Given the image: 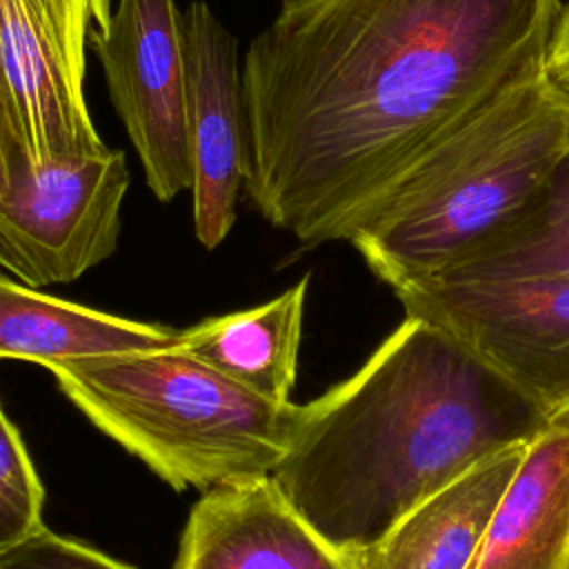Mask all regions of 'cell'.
Instances as JSON below:
<instances>
[{"label": "cell", "mask_w": 569, "mask_h": 569, "mask_svg": "<svg viewBox=\"0 0 569 569\" xmlns=\"http://www.w3.org/2000/svg\"><path fill=\"white\" fill-rule=\"evenodd\" d=\"M562 0H282L242 60L244 191L302 244L347 240L496 96L545 69Z\"/></svg>", "instance_id": "6da1fadb"}, {"label": "cell", "mask_w": 569, "mask_h": 569, "mask_svg": "<svg viewBox=\"0 0 569 569\" xmlns=\"http://www.w3.org/2000/svg\"><path fill=\"white\" fill-rule=\"evenodd\" d=\"M549 425L451 336L407 316L351 378L302 405L271 480L351 556L480 460L529 445Z\"/></svg>", "instance_id": "7a4b0ae2"}, {"label": "cell", "mask_w": 569, "mask_h": 569, "mask_svg": "<svg viewBox=\"0 0 569 569\" xmlns=\"http://www.w3.org/2000/svg\"><path fill=\"white\" fill-rule=\"evenodd\" d=\"M569 149V93L538 71L436 144L349 238L391 289L436 278L520 209Z\"/></svg>", "instance_id": "3957f363"}, {"label": "cell", "mask_w": 569, "mask_h": 569, "mask_svg": "<svg viewBox=\"0 0 569 569\" xmlns=\"http://www.w3.org/2000/svg\"><path fill=\"white\" fill-rule=\"evenodd\" d=\"M62 393L173 489L209 491L267 478L302 405L267 400L180 345L51 365Z\"/></svg>", "instance_id": "277c9868"}, {"label": "cell", "mask_w": 569, "mask_h": 569, "mask_svg": "<svg viewBox=\"0 0 569 569\" xmlns=\"http://www.w3.org/2000/svg\"><path fill=\"white\" fill-rule=\"evenodd\" d=\"M420 318L471 351L549 422L569 418V280H447L393 289Z\"/></svg>", "instance_id": "5b68a950"}, {"label": "cell", "mask_w": 569, "mask_h": 569, "mask_svg": "<svg viewBox=\"0 0 569 569\" xmlns=\"http://www.w3.org/2000/svg\"><path fill=\"white\" fill-rule=\"evenodd\" d=\"M107 89L147 187L171 202L193 184V140L182 11L176 0H116L89 31Z\"/></svg>", "instance_id": "8992f818"}, {"label": "cell", "mask_w": 569, "mask_h": 569, "mask_svg": "<svg viewBox=\"0 0 569 569\" xmlns=\"http://www.w3.org/2000/svg\"><path fill=\"white\" fill-rule=\"evenodd\" d=\"M127 187L120 149L20 171L0 196V267L33 289L78 280L116 251Z\"/></svg>", "instance_id": "52a82bcc"}, {"label": "cell", "mask_w": 569, "mask_h": 569, "mask_svg": "<svg viewBox=\"0 0 569 569\" xmlns=\"http://www.w3.org/2000/svg\"><path fill=\"white\" fill-rule=\"evenodd\" d=\"M111 0H0V69L31 164L102 153L84 96L89 31Z\"/></svg>", "instance_id": "ba28073f"}, {"label": "cell", "mask_w": 569, "mask_h": 569, "mask_svg": "<svg viewBox=\"0 0 569 569\" xmlns=\"http://www.w3.org/2000/svg\"><path fill=\"white\" fill-rule=\"evenodd\" d=\"M193 140V227L207 249L231 231L249 171L238 40L204 0L182 11Z\"/></svg>", "instance_id": "9c48e42d"}, {"label": "cell", "mask_w": 569, "mask_h": 569, "mask_svg": "<svg viewBox=\"0 0 569 569\" xmlns=\"http://www.w3.org/2000/svg\"><path fill=\"white\" fill-rule=\"evenodd\" d=\"M173 569H356L278 491L271 476L220 485L193 505Z\"/></svg>", "instance_id": "30bf717a"}, {"label": "cell", "mask_w": 569, "mask_h": 569, "mask_svg": "<svg viewBox=\"0 0 569 569\" xmlns=\"http://www.w3.org/2000/svg\"><path fill=\"white\" fill-rule=\"evenodd\" d=\"M525 449H502L425 498L382 538L351 553L356 569H469Z\"/></svg>", "instance_id": "8fae6325"}, {"label": "cell", "mask_w": 569, "mask_h": 569, "mask_svg": "<svg viewBox=\"0 0 569 569\" xmlns=\"http://www.w3.org/2000/svg\"><path fill=\"white\" fill-rule=\"evenodd\" d=\"M469 569H569V418L527 445Z\"/></svg>", "instance_id": "7c38bea8"}, {"label": "cell", "mask_w": 569, "mask_h": 569, "mask_svg": "<svg viewBox=\"0 0 569 569\" xmlns=\"http://www.w3.org/2000/svg\"><path fill=\"white\" fill-rule=\"evenodd\" d=\"M180 345V329L76 305L0 273V358L51 367L64 360Z\"/></svg>", "instance_id": "4fadbf2b"}, {"label": "cell", "mask_w": 569, "mask_h": 569, "mask_svg": "<svg viewBox=\"0 0 569 569\" xmlns=\"http://www.w3.org/2000/svg\"><path fill=\"white\" fill-rule=\"evenodd\" d=\"M307 284L309 278H302L260 307L180 329V347L244 389L273 402H289Z\"/></svg>", "instance_id": "5bb4252c"}, {"label": "cell", "mask_w": 569, "mask_h": 569, "mask_svg": "<svg viewBox=\"0 0 569 569\" xmlns=\"http://www.w3.org/2000/svg\"><path fill=\"white\" fill-rule=\"evenodd\" d=\"M527 276L569 280V149L520 209L436 278Z\"/></svg>", "instance_id": "9a60e30c"}, {"label": "cell", "mask_w": 569, "mask_h": 569, "mask_svg": "<svg viewBox=\"0 0 569 569\" xmlns=\"http://www.w3.org/2000/svg\"><path fill=\"white\" fill-rule=\"evenodd\" d=\"M42 502L29 451L0 407V551L42 527Z\"/></svg>", "instance_id": "2e32d148"}, {"label": "cell", "mask_w": 569, "mask_h": 569, "mask_svg": "<svg viewBox=\"0 0 569 569\" xmlns=\"http://www.w3.org/2000/svg\"><path fill=\"white\" fill-rule=\"evenodd\" d=\"M0 569H133L44 525L0 551Z\"/></svg>", "instance_id": "e0dca14e"}, {"label": "cell", "mask_w": 569, "mask_h": 569, "mask_svg": "<svg viewBox=\"0 0 569 569\" xmlns=\"http://www.w3.org/2000/svg\"><path fill=\"white\" fill-rule=\"evenodd\" d=\"M29 167L33 164L24 153L7 84L0 80V196H4L16 176Z\"/></svg>", "instance_id": "ac0fdd59"}, {"label": "cell", "mask_w": 569, "mask_h": 569, "mask_svg": "<svg viewBox=\"0 0 569 569\" xmlns=\"http://www.w3.org/2000/svg\"><path fill=\"white\" fill-rule=\"evenodd\" d=\"M545 71L562 91L569 93V2L562 4L558 16L545 58Z\"/></svg>", "instance_id": "d6986e66"}, {"label": "cell", "mask_w": 569, "mask_h": 569, "mask_svg": "<svg viewBox=\"0 0 569 569\" xmlns=\"http://www.w3.org/2000/svg\"><path fill=\"white\" fill-rule=\"evenodd\" d=\"M0 80H2V82H4V78H2V69H0ZM7 91H9V89H7Z\"/></svg>", "instance_id": "ffe728a7"}]
</instances>
